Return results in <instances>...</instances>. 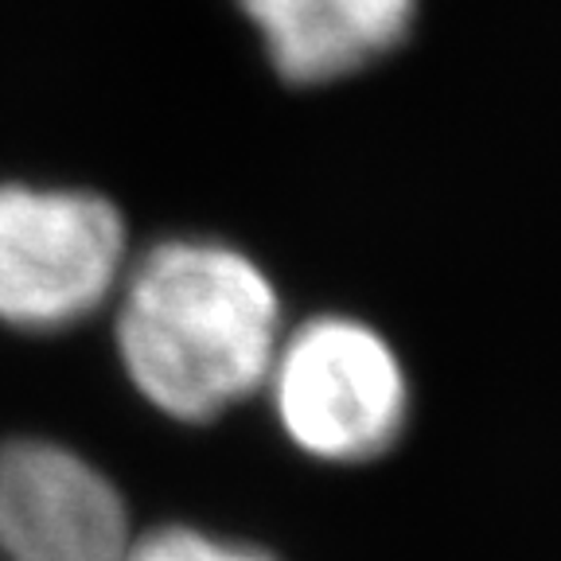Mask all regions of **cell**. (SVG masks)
Masks as SVG:
<instances>
[{"label":"cell","instance_id":"1","mask_svg":"<svg viewBox=\"0 0 561 561\" xmlns=\"http://www.w3.org/2000/svg\"><path fill=\"white\" fill-rule=\"evenodd\" d=\"M117 355L137 394L184 425L257 394L280 343V297L238 245L172 238L122 280Z\"/></svg>","mask_w":561,"mask_h":561},{"label":"cell","instance_id":"2","mask_svg":"<svg viewBox=\"0 0 561 561\" xmlns=\"http://www.w3.org/2000/svg\"><path fill=\"white\" fill-rule=\"evenodd\" d=\"M262 390L280 433L324 465H370L410 425L402 359L355 316H316L280 335Z\"/></svg>","mask_w":561,"mask_h":561},{"label":"cell","instance_id":"3","mask_svg":"<svg viewBox=\"0 0 561 561\" xmlns=\"http://www.w3.org/2000/svg\"><path fill=\"white\" fill-rule=\"evenodd\" d=\"M125 222L114 203L62 187H0V320L59 332L114 297Z\"/></svg>","mask_w":561,"mask_h":561},{"label":"cell","instance_id":"4","mask_svg":"<svg viewBox=\"0 0 561 561\" xmlns=\"http://www.w3.org/2000/svg\"><path fill=\"white\" fill-rule=\"evenodd\" d=\"M133 546L122 491L51 440L0 445V558L125 561Z\"/></svg>","mask_w":561,"mask_h":561},{"label":"cell","instance_id":"5","mask_svg":"<svg viewBox=\"0 0 561 561\" xmlns=\"http://www.w3.org/2000/svg\"><path fill=\"white\" fill-rule=\"evenodd\" d=\"M280 79H347L405 39L417 0H238Z\"/></svg>","mask_w":561,"mask_h":561},{"label":"cell","instance_id":"6","mask_svg":"<svg viewBox=\"0 0 561 561\" xmlns=\"http://www.w3.org/2000/svg\"><path fill=\"white\" fill-rule=\"evenodd\" d=\"M125 561H277V558L250 542L215 538L207 530H199V526H160V530L133 538Z\"/></svg>","mask_w":561,"mask_h":561},{"label":"cell","instance_id":"7","mask_svg":"<svg viewBox=\"0 0 561 561\" xmlns=\"http://www.w3.org/2000/svg\"><path fill=\"white\" fill-rule=\"evenodd\" d=\"M0 561H9V558H0Z\"/></svg>","mask_w":561,"mask_h":561}]
</instances>
